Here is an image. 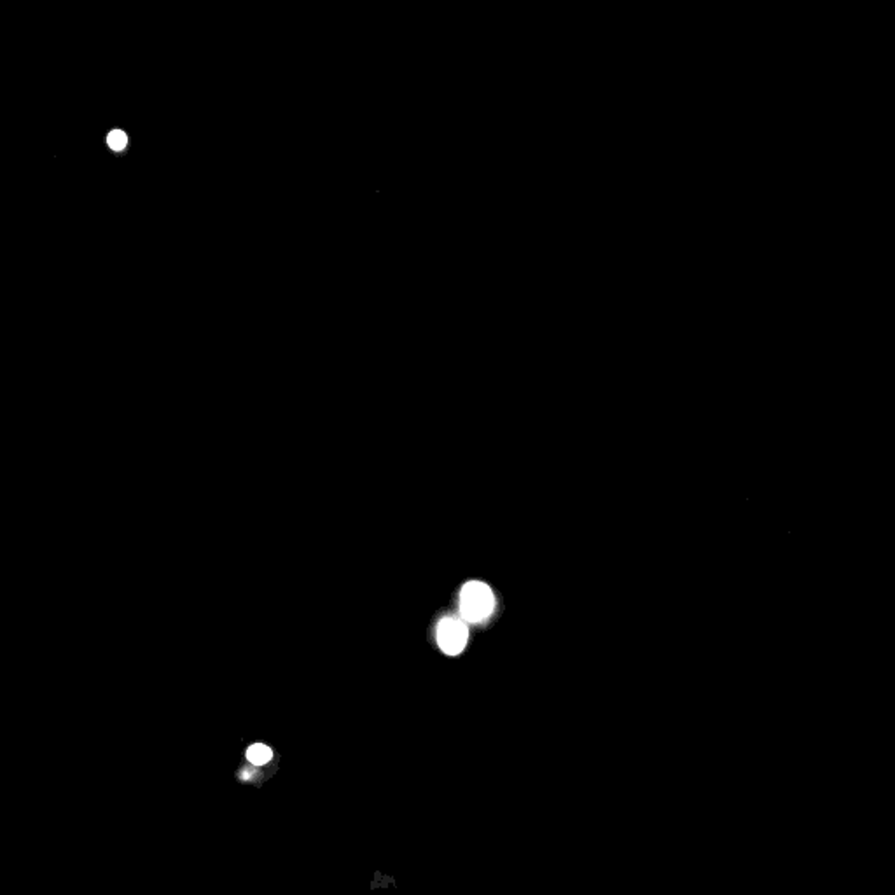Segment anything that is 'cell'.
I'll list each match as a JSON object with an SVG mask.
<instances>
[{
    "label": "cell",
    "instance_id": "obj_1",
    "mask_svg": "<svg viewBox=\"0 0 895 895\" xmlns=\"http://www.w3.org/2000/svg\"><path fill=\"white\" fill-rule=\"evenodd\" d=\"M494 609H495V596L486 584L472 581L462 587L460 616L466 623H481L488 620Z\"/></svg>",
    "mask_w": 895,
    "mask_h": 895
},
{
    "label": "cell",
    "instance_id": "obj_3",
    "mask_svg": "<svg viewBox=\"0 0 895 895\" xmlns=\"http://www.w3.org/2000/svg\"><path fill=\"white\" fill-rule=\"evenodd\" d=\"M272 756V748L265 743H256V745L249 747V750H247V759L256 766H263V764L270 763Z\"/></svg>",
    "mask_w": 895,
    "mask_h": 895
},
{
    "label": "cell",
    "instance_id": "obj_2",
    "mask_svg": "<svg viewBox=\"0 0 895 895\" xmlns=\"http://www.w3.org/2000/svg\"><path fill=\"white\" fill-rule=\"evenodd\" d=\"M469 640V628L464 620L444 618L437 626V644L448 656L460 654Z\"/></svg>",
    "mask_w": 895,
    "mask_h": 895
},
{
    "label": "cell",
    "instance_id": "obj_4",
    "mask_svg": "<svg viewBox=\"0 0 895 895\" xmlns=\"http://www.w3.org/2000/svg\"><path fill=\"white\" fill-rule=\"evenodd\" d=\"M107 142H109V146H111L114 151H122V149L126 148V144H128V137H126V133H124V131H121V130H114V131H111V133H109Z\"/></svg>",
    "mask_w": 895,
    "mask_h": 895
}]
</instances>
